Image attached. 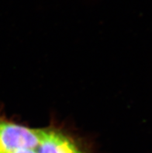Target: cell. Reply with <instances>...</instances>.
I'll return each instance as SVG.
<instances>
[{"label":"cell","instance_id":"1","mask_svg":"<svg viewBox=\"0 0 152 153\" xmlns=\"http://www.w3.org/2000/svg\"><path fill=\"white\" fill-rule=\"evenodd\" d=\"M40 138V129L15 124L0 117V153L36 149Z\"/></svg>","mask_w":152,"mask_h":153},{"label":"cell","instance_id":"2","mask_svg":"<svg viewBox=\"0 0 152 153\" xmlns=\"http://www.w3.org/2000/svg\"><path fill=\"white\" fill-rule=\"evenodd\" d=\"M37 153H85L73 138L54 128L40 129Z\"/></svg>","mask_w":152,"mask_h":153},{"label":"cell","instance_id":"3","mask_svg":"<svg viewBox=\"0 0 152 153\" xmlns=\"http://www.w3.org/2000/svg\"><path fill=\"white\" fill-rule=\"evenodd\" d=\"M6 153H37V149H19L16 150L13 152H10Z\"/></svg>","mask_w":152,"mask_h":153}]
</instances>
